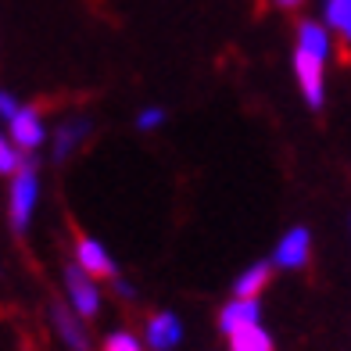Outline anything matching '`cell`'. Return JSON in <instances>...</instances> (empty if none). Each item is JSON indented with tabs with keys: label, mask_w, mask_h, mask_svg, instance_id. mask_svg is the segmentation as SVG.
I'll return each instance as SVG.
<instances>
[{
	"label": "cell",
	"mask_w": 351,
	"mask_h": 351,
	"mask_svg": "<svg viewBox=\"0 0 351 351\" xmlns=\"http://www.w3.org/2000/svg\"><path fill=\"white\" fill-rule=\"evenodd\" d=\"M22 165H25V154L14 147L4 133H0V176H14Z\"/></svg>",
	"instance_id": "9a60e30c"
},
{
	"label": "cell",
	"mask_w": 351,
	"mask_h": 351,
	"mask_svg": "<svg viewBox=\"0 0 351 351\" xmlns=\"http://www.w3.org/2000/svg\"><path fill=\"white\" fill-rule=\"evenodd\" d=\"M312 258V233L305 226H291L273 247V269H287V273H298V269H305Z\"/></svg>",
	"instance_id": "3957f363"
},
{
	"label": "cell",
	"mask_w": 351,
	"mask_h": 351,
	"mask_svg": "<svg viewBox=\"0 0 351 351\" xmlns=\"http://www.w3.org/2000/svg\"><path fill=\"white\" fill-rule=\"evenodd\" d=\"M269 276H273V262H251L244 273L233 280V298H258L269 287Z\"/></svg>",
	"instance_id": "7c38bea8"
},
{
	"label": "cell",
	"mask_w": 351,
	"mask_h": 351,
	"mask_svg": "<svg viewBox=\"0 0 351 351\" xmlns=\"http://www.w3.org/2000/svg\"><path fill=\"white\" fill-rule=\"evenodd\" d=\"M19 111H22V104L14 101V93L0 90V119H4V122H11L14 115H19Z\"/></svg>",
	"instance_id": "ac0fdd59"
},
{
	"label": "cell",
	"mask_w": 351,
	"mask_h": 351,
	"mask_svg": "<svg viewBox=\"0 0 351 351\" xmlns=\"http://www.w3.org/2000/svg\"><path fill=\"white\" fill-rule=\"evenodd\" d=\"M101 351H143V337H136V333L130 330H115V333H108Z\"/></svg>",
	"instance_id": "2e32d148"
},
{
	"label": "cell",
	"mask_w": 351,
	"mask_h": 351,
	"mask_svg": "<svg viewBox=\"0 0 351 351\" xmlns=\"http://www.w3.org/2000/svg\"><path fill=\"white\" fill-rule=\"evenodd\" d=\"M65 294H69V308L75 315H83L86 323L101 312V283L75 262L65 269Z\"/></svg>",
	"instance_id": "7a4b0ae2"
},
{
	"label": "cell",
	"mask_w": 351,
	"mask_h": 351,
	"mask_svg": "<svg viewBox=\"0 0 351 351\" xmlns=\"http://www.w3.org/2000/svg\"><path fill=\"white\" fill-rule=\"evenodd\" d=\"M183 341V323L176 312H151L147 323H143V344L151 351H172L176 344Z\"/></svg>",
	"instance_id": "5b68a950"
},
{
	"label": "cell",
	"mask_w": 351,
	"mask_h": 351,
	"mask_svg": "<svg viewBox=\"0 0 351 351\" xmlns=\"http://www.w3.org/2000/svg\"><path fill=\"white\" fill-rule=\"evenodd\" d=\"M230 341V351H276L273 337H269V330L265 326H247L241 333H233Z\"/></svg>",
	"instance_id": "5bb4252c"
},
{
	"label": "cell",
	"mask_w": 351,
	"mask_h": 351,
	"mask_svg": "<svg viewBox=\"0 0 351 351\" xmlns=\"http://www.w3.org/2000/svg\"><path fill=\"white\" fill-rule=\"evenodd\" d=\"M247 326H262L258 298H233L219 308V330L226 333V337H233V333H241Z\"/></svg>",
	"instance_id": "52a82bcc"
},
{
	"label": "cell",
	"mask_w": 351,
	"mask_h": 351,
	"mask_svg": "<svg viewBox=\"0 0 351 351\" xmlns=\"http://www.w3.org/2000/svg\"><path fill=\"white\" fill-rule=\"evenodd\" d=\"M323 69H326V61H319V58H312V54L294 51V75H298L301 97L308 101V108H323V101H326Z\"/></svg>",
	"instance_id": "8992f818"
},
{
	"label": "cell",
	"mask_w": 351,
	"mask_h": 351,
	"mask_svg": "<svg viewBox=\"0 0 351 351\" xmlns=\"http://www.w3.org/2000/svg\"><path fill=\"white\" fill-rule=\"evenodd\" d=\"M40 201V176H36V158L25 154V165L11 176V194H8V215H11V230L25 233L33 222Z\"/></svg>",
	"instance_id": "6da1fadb"
},
{
	"label": "cell",
	"mask_w": 351,
	"mask_h": 351,
	"mask_svg": "<svg viewBox=\"0 0 351 351\" xmlns=\"http://www.w3.org/2000/svg\"><path fill=\"white\" fill-rule=\"evenodd\" d=\"M75 265L86 269L93 280H115V262H111V254L101 241H93V237H79L75 244Z\"/></svg>",
	"instance_id": "9c48e42d"
},
{
	"label": "cell",
	"mask_w": 351,
	"mask_h": 351,
	"mask_svg": "<svg viewBox=\"0 0 351 351\" xmlns=\"http://www.w3.org/2000/svg\"><path fill=\"white\" fill-rule=\"evenodd\" d=\"M111 291H115V294H122L125 301H133V298H136V287H133L130 280H119V276L111 280Z\"/></svg>",
	"instance_id": "d6986e66"
},
{
	"label": "cell",
	"mask_w": 351,
	"mask_h": 351,
	"mask_svg": "<svg viewBox=\"0 0 351 351\" xmlns=\"http://www.w3.org/2000/svg\"><path fill=\"white\" fill-rule=\"evenodd\" d=\"M8 140L19 151H36L47 143V125H43V111L33 104H22V111L8 122Z\"/></svg>",
	"instance_id": "277c9868"
},
{
	"label": "cell",
	"mask_w": 351,
	"mask_h": 351,
	"mask_svg": "<svg viewBox=\"0 0 351 351\" xmlns=\"http://www.w3.org/2000/svg\"><path fill=\"white\" fill-rule=\"evenodd\" d=\"M90 133H93V122H90V119H65V122L58 125V133H54V158H58V162H65V158H69Z\"/></svg>",
	"instance_id": "30bf717a"
},
{
	"label": "cell",
	"mask_w": 351,
	"mask_h": 351,
	"mask_svg": "<svg viewBox=\"0 0 351 351\" xmlns=\"http://www.w3.org/2000/svg\"><path fill=\"white\" fill-rule=\"evenodd\" d=\"M276 4H280V8H301L305 0H276Z\"/></svg>",
	"instance_id": "ffe728a7"
},
{
	"label": "cell",
	"mask_w": 351,
	"mask_h": 351,
	"mask_svg": "<svg viewBox=\"0 0 351 351\" xmlns=\"http://www.w3.org/2000/svg\"><path fill=\"white\" fill-rule=\"evenodd\" d=\"M162 122H165V111H162V108H143L140 115H136V130L151 133V130H158Z\"/></svg>",
	"instance_id": "e0dca14e"
},
{
	"label": "cell",
	"mask_w": 351,
	"mask_h": 351,
	"mask_svg": "<svg viewBox=\"0 0 351 351\" xmlns=\"http://www.w3.org/2000/svg\"><path fill=\"white\" fill-rule=\"evenodd\" d=\"M294 51L312 54V58H319V61H326L330 51H333L330 29H326V25H319V22H301V25H298V47H294Z\"/></svg>",
	"instance_id": "8fae6325"
},
{
	"label": "cell",
	"mask_w": 351,
	"mask_h": 351,
	"mask_svg": "<svg viewBox=\"0 0 351 351\" xmlns=\"http://www.w3.org/2000/svg\"><path fill=\"white\" fill-rule=\"evenodd\" d=\"M86 319L75 315L69 305H54L51 308V326L58 333V341L65 344L69 351H90V333H86Z\"/></svg>",
	"instance_id": "ba28073f"
},
{
	"label": "cell",
	"mask_w": 351,
	"mask_h": 351,
	"mask_svg": "<svg viewBox=\"0 0 351 351\" xmlns=\"http://www.w3.org/2000/svg\"><path fill=\"white\" fill-rule=\"evenodd\" d=\"M323 25L351 43V0H326L323 4Z\"/></svg>",
	"instance_id": "4fadbf2b"
}]
</instances>
